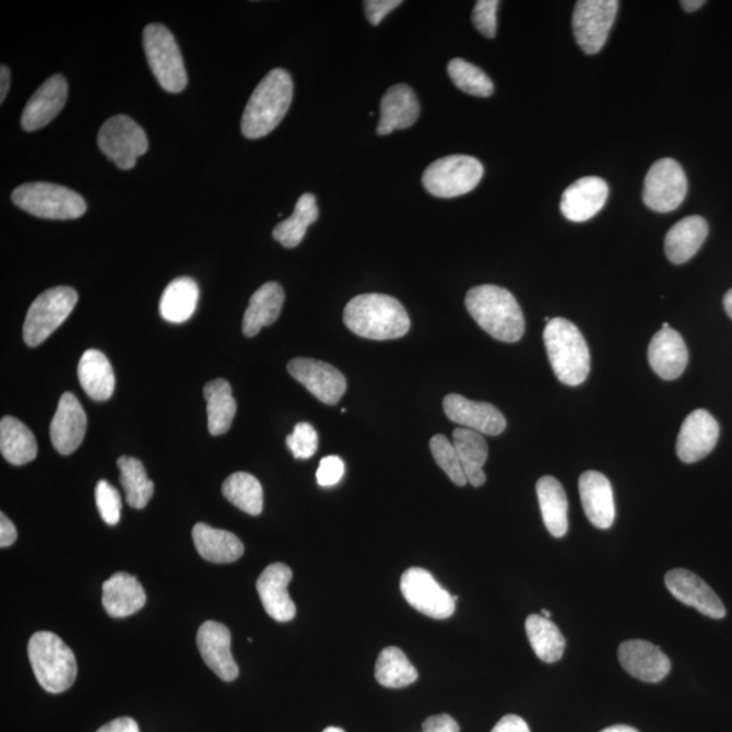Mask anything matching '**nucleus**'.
Here are the masks:
<instances>
[{
    "mask_svg": "<svg viewBox=\"0 0 732 732\" xmlns=\"http://www.w3.org/2000/svg\"><path fill=\"white\" fill-rule=\"evenodd\" d=\"M343 322L354 334L375 341L398 340L411 328L403 304L381 293L352 298L343 311Z\"/></svg>",
    "mask_w": 732,
    "mask_h": 732,
    "instance_id": "obj_1",
    "label": "nucleus"
},
{
    "mask_svg": "<svg viewBox=\"0 0 732 732\" xmlns=\"http://www.w3.org/2000/svg\"><path fill=\"white\" fill-rule=\"evenodd\" d=\"M465 307L475 322L495 340L512 343L520 341L526 332L520 304L500 286H475L467 293Z\"/></svg>",
    "mask_w": 732,
    "mask_h": 732,
    "instance_id": "obj_2",
    "label": "nucleus"
},
{
    "mask_svg": "<svg viewBox=\"0 0 732 732\" xmlns=\"http://www.w3.org/2000/svg\"><path fill=\"white\" fill-rule=\"evenodd\" d=\"M293 82L283 69L270 71L251 94L241 117V133L247 139H261L272 133L288 113Z\"/></svg>",
    "mask_w": 732,
    "mask_h": 732,
    "instance_id": "obj_3",
    "label": "nucleus"
},
{
    "mask_svg": "<svg viewBox=\"0 0 732 732\" xmlns=\"http://www.w3.org/2000/svg\"><path fill=\"white\" fill-rule=\"evenodd\" d=\"M550 363L563 385L577 387L588 379L590 352L582 332L570 320L551 319L544 329Z\"/></svg>",
    "mask_w": 732,
    "mask_h": 732,
    "instance_id": "obj_4",
    "label": "nucleus"
},
{
    "mask_svg": "<svg viewBox=\"0 0 732 732\" xmlns=\"http://www.w3.org/2000/svg\"><path fill=\"white\" fill-rule=\"evenodd\" d=\"M27 654L38 684L49 694H63L75 683L76 658L58 635L48 630L33 635Z\"/></svg>",
    "mask_w": 732,
    "mask_h": 732,
    "instance_id": "obj_5",
    "label": "nucleus"
},
{
    "mask_svg": "<svg viewBox=\"0 0 732 732\" xmlns=\"http://www.w3.org/2000/svg\"><path fill=\"white\" fill-rule=\"evenodd\" d=\"M22 211L39 219L73 220L86 213V201L66 186L32 182L20 186L11 194Z\"/></svg>",
    "mask_w": 732,
    "mask_h": 732,
    "instance_id": "obj_6",
    "label": "nucleus"
},
{
    "mask_svg": "<svg viewBox=\"0 0 732 732\" xmlns=\"http://www.w3.org/2000/svg\"><path fill=\"white\" fill-rule=\"evenodd\" d=\"M144 50L157 83L168 93L184 92L188 73L177 39L166 26L151 24L144 29Z\"/></svg>",
    "mask_w": 732,
    "mask_h": 732,
    "instance_id": "obj_7",
    "label": "nucleus"
},
{
    "mask_svg": "<svg viewBox=\"0 0 732 732\" xmlns=\"http://www.w3.org/2000/svg\"><path fill=\"white\" fill-rule=\"evenodd\" d=\"M483 174L484 167L476 157L450 155L433 162L422 176V184L432 196L453 199L474 190Z\"/></svg>",
    "mask_w": 732,
    "mask_h": 732,
    "instance_id": "obj_8",
    "label": "nucleus"
},
{
    "mask_svg": "<svg viewBox=\"0 0 732 732\" xmlns=\"http://www.w3.org/2000/svg\"><path fill=\"white\" fill-rule=\"evenodd\" d=\"M78 303V293L70 286H56L45 291L27 311L24 340L27 346L37 347L48 340L70 317Z\"/></svg>",
    "mask_w": 732,
    "mask_h": 732,
    "instance_id": "obj_9",
    "label": "nucleus"
},
{
    "mask_svg": "<svg viewBox=\"0 0 732 732\" xmlns=\"http://www.w3.org/2000/svg\"><path fill=\"white\" fill-rule=\"evenodd\" d=\"M98 146L118 168L131 170L137 166L138 157L149 151V139L131 117L118 115L101 127Z\"/></svg>",
    "mask_w": 732,
    "mask_h": 732,
    "instance_id": "obj_10",
    "label": "nucleus"
},
{
    "mask_svg": "<svg viewBox=\"0 0 732 732\" xmlns=\"http://www.w3.org/2000/svg\"><path fill=\"white\" fill-rule=\"evenodd\" d=\"M405 601L427 617L444 621L453 615L459 597L452 595L424 568L413 567L401 579Z\"/></svg>",
    "mask_w": 732,
    "mask_h": 732,
    "instance_id": "obj_11",
    "label": "nucleus"
},
{
    "mask_svg": "<svg viewBox=\"0 0 732 732\" xmlns=\"http://www.w3.org/2000/svg\"><path fill=\"white\" fill-rule=\"evenodd\" d=\"M616 0H579L572 15V31L585 54H599L615 24Z\"/></svg>",
    "mask_w": 732,
    "mask_h": 732,
    "instance_id": "obj_12",
    "label": "nucleus"
},
{
    "mask_svg": "<svg viewBox=\"0 0 732 732\" xmlns=\"http://www.w3.org/2000/svg\"><path fill=\"white\" fill-rule=\"evenodd\" d=\"M688 179L684 168L672 157H664L650 167L645 179L644 201L654 212L668 213L683 204Z\"/></svg>",
    "mask_w": 732,
    "mask_h": 732,
    "instance_id": "obj_13",
    "label": "nucleus"
},
{
    "mask_svg": "<svg viewBox=\"0 0 732 732\" xmlns=\"http://www.w3.org/2000/svg\"><path fill=\"white\" fill-rule=\"evenodd\" d=\"M288 371L312 393L318 401L335 405L345 395L347 382L340 370L328 363L312 358H295L288 364Z\"/></svg>",
    "mask_w": 732,
    "mask_h": 732,
    "instance_id": "obj_14",
    "label": "nucleus"
},
{
    "mask_svg": "<svg viewBox=\"0 0 732 732\" xmlns=\"http://www.w3.org/2000/svg\"><path fill=\"white\" fill-rule=\"evenodd\" d=\"M444 411L454 424L481 433V435L499 436L508 426L505 415L495 405L470 401L458 393L445 397Z\"/></svg>",
    "mask_w": 732,
    "mask_h": 732,
    "instance_id": "obj_15",
    "label": "nucleus"
},
{
    "mask_svg": "<svg viewBox=\"0 0 732 732\" xmlns=\"http://www.w3.org/2000/svg\"><path fill=\"white\" fill-rule=\"evenodd\" d=\"M625 672L644 683L657 684L668 677L672 662L658 646L646 640H628L618 647Z\"/></svg>",
    "mask_w": 732,
    "mask_h": 732,
    "instance_id": "obj_16",
    "label": "nucleus"
},
{
    "mask_svg": "<svg viewBox=\"0 0 732 732\" xmlns=\"http://www.w3.org/2000/svg\"><path fill=\"white\" fill-rule=\"evenodd\" d=\"M719 432L718 421L708 411H694L681 426L677 445H675L680 460L692 464L707 458L717 447Z\"/></svg>",
    "mask_w": 732,
    "mask_h": 732,
    "instance_id": "obj_17",
    "label": "nucleus"
},
{
    "mask_svg": "<svg viewBox=\"0 0 732 732\" xmlns=\"http://www.w3.org/2000/svg\"><path fill=\"white\" fill-rule=\"evenodd\" d=\"M664 583H666V588L674 599L685 605L695 607L703 615L719 621L728 613L718 594L692 571L675 568V570L666 574Z\"/></svg>",
    "mask_w": 732,
    "mask_h": 732,
    "instance_id": "obj_18",
    "label": "nucleus"
},
{
    "mask_svg": "<svg viewBox=\"0 0 732 732\" xmlns=\"http://www.w3.org/2000/svg\"><path fill=\"white\" fill-rule=\"evenodd\" d=\"M292 577L288 566L273 563L264 568L257 581V591L264 611L280 623L291 622L296 616V605L288 591Z\"/></svg>",
    "mask_w": 732,
    "mask_h": 732,
    "instance_id": "obj_19",
    "label": "nucleus"
},
{
    "mask_svg": "<svg viewBox=\"0 0 732 732\" xmlns=\"http://www.w3.org/2000/svg\"><path fill=\"white\" fill-rule=\"evenodd\" d=\"M86 429L87 416L82 404L73 393H63L49 427L54 448L64 456L75 452L83 442Z\"/></svg>",
    "mask_w": 732,
    "mask_h": 732,
    "instance_id": "obj_20",
    "label": "nucleus"
},
{
    "mask_svg": "<svg viewBox=\"0 0 732 732\" xmlns=\"http://www.w3.org/2000/svg\"><path fill=\"white\" fill-rule=\"evenodd\" d=\"M67 97H69V83L63 75L47 79L27 101L22 113V128L26 132H35L48 126L64 108Z\"/></svg>",
    "mask_w": 732,
    "mask_h": 732,
    "instance_id": "obj_21",
    "label": "nucleus"
},
{
    "mask_svg": "<svg viewBox=\"0 0 732 732\" xmlns=\"http://www.w3.org/2000/svg\"><path fill=\"white\" fill-rule=\"evenodd\" d=\"M610 186L599 177H583L568 186L562 196L563 216L574 223L593 219L605 206Z\"/></svg>",
    "mask_w": 732,
    "mask_h": 732,
    "instance_id": "obj_22",
    "label": "nucleus"
},
{
    "mask_svg": "<svg viewBox=\"0 0 732 732\" xmlns=\"http://www.w3.org/2000/svg\"><path fill=\"white\" fill-rule=\"evenodd\" d=\"M197 646L208 668L223 681L238 678L239 668L231 652V633L225 625L206 622L197 634Z\"/></svg>",
    "mask_w": 732,
    "mask_h": 732,
    "instance_id": "obj_23",
    "label": "nucleus"
},
{
    "mask_svg": "<svg viewBox=\"0 0 732 732\" xmlns=\"http://www.w3.org/2000/svg\"><path fill=\"white\" fill-rule=\"evenodd\" d=\"M579 495L589 521L599 529H610L615 522L616 506L610 479L601 472H583L579 477Z\"/></svg>",
    "mask_w": 732,
    "mask_h": 732,
    "instance_id": "obj_24",
    "label": "nucleus"
},
{
    "mask_svg": "<svg viewBox=\"0 0 732 732\" xmlns=\"http://www.w3.org/2000/svg\"><path fill=\"white\" fill-rule=\"evenodd\" d=\"M689 362L688 347L678 331L661 329L649 346V363L663 380H675L684 374Z\"/></svg>",
    "mask_w": 732,
    "mask_h": 732,
    "instance_id": "obj_25",
    "label": "nucleus"
},
{
    "mask_svg": "<svg viewBox=\"0 0 732 732\" xmlns=\"http://www.w3.org/2000/svg\"><path fill=\"white\" fill-rule=\"evenodd\" d=\"M421 106L414 90L408 84H395L388 88L380 103V121L377 133L380 137L413 127L420 118Z\"/></svg>",
    "mask_w": 732,
    "mask_h": 732,
    "instance_id": "obj_26",
    "label": "nucleus"
},
{
    "mask_svg": "<svg viewBox=\"0 0 732 732\" xmlns=\"http://www.w3.org/2000/svg\"><path fill=\"white\" fill-rule=\"evenodd\" d=\"M143 586L128 572H117L103 585V605L110 617H129L143 610Z\"/></svg>",
    "mask_w": 732,
    "mask_h": 732,
    "instance_id": "obj_27",
    "label": "nucleus"
},
{
    "mask_svg": "<svg viewBox=\"0 0 732 732\" xmlns=\"http://www.w3.org/2000/svg\"><path fill=\"white\" fill-rule=\"evenodd\" d=\"M708 223L701 216L680 220L669 229L664 239V252L670 262L683 264L690 261L701 249L708 236Z\"/></svg>",
    "mask_w": 732,
    "mask_h": 732,
    "instance_id": "obj_28",
    "label": "nucleus"
},
{
    "mask_svg": "<svg viewBox=\"0 0 732 732\" xmlns=\"http://www.w3.org/2000/svg\"><path fill=\"white\" fill-rule=\"evenodd\" d=\"M79 382L93 401L105 402L116 388V376L108 357L103 352L90 349L84 352L78 366Z\"/></svg>",
    "mask_w": 732,
    "mask_h": 732,
    "instance_id": "obj_29",
    "label": "nucleus"
},
{
    "mask_svg": "<svg viewBox=\"0 0 732 732\" xmlns=\"http://www.w3.org/2000/svg\"><path fill=\"white\" fill-rule=\"evenodd\" d=\"M193 542L197 552L212 563H233L245 554V545L238 536L206 523H197L193 528Z\"/></svg>",
    "mask_w": 732,
    "mask_h": 732,
    "instance_id": "obj_30",
    "label": "nucleus"
},
{
    "mask_svg": "<svg viewBox=\"0 0 732 732\" xmlns=\"http://www.w3.org/2000/svg\"><path fill=\"white\" fill-rule=\"evenodd\" d=\"M285 302L283 286L279 283H267L251 296L249 307L244 317L246 337H256L264 326L279 319Z\"/></svg>",
    "mask_w": 732,
    "mask_h": 732,
    "instance_id": "obj_31",
    "label": "nucleus"
},
{
    "mask_svg": "<svg viewBox=\"0 0 732 732\" xmlns=\"http://www.w3.org/2000/svg\"><path fill=\"white\" fill-rule=\"evenodd\" d=\"M536 492L545 528L554 538L566 536L568 500L562 483L555 477L543 476L536 484Z\"/></svg>",
    "mask_w": 732,
    "mask_h": 732,
    "instance_id": "obj_32",
    "label": "nucleus"
},
{
    "mask_svg": "<svg viewBox=\"0 0 732 732\" xmlns=\"http://www.w3.org/2000/svg\"><path fill=\"white\" fill-rule=\"evenodd\" d=\"M0 452L10 464L25 465L37 458V441L24 422L14 416L0 421Z\"/></svg>",
    "mask_w": 732,
    "mask_h": 732,
    "instance_id": "obj_33",
    "label": "nucleus"
},
{
    "mask_svg": "<svg viewBox=\"0 0 732 732\" xmlns=\"http://www.w3.org/2000/svg\"><path fill=\"white\" fill-rule=\"evenodd\" d=\"M453 445L463 467L467 481L474 487H481L486 483L483 467L488 459V447L486 439L481 433L459 427L453 432Z\"/></svg>",
    "mask_w": 732,
    "mask_h": 732,
    "instance_id": "obj_34",
    "label": "nucleus"
},
{
    "mask_svg": "<svg viewBox=\"0 0 732 732\" xmlns=\"http://www.w3.org/2000/svg\"><path fill=\"white\" fill-rule=\"evenodd\" d=\"M200 290L190 278L173 280L163 292L160 311L162 318L170 323H184L193 317L199 304Z\"/></svg>",
    "mask_w": 732,
    "mask_h": 732,
    "instance_id": "obj_35",
    "label": "nucleus"
},
{
    "mask_svg": "<svg viewBox=\"0 0 732 732\" xmlns=\"http://www.w3.org/2000/svg\"><path fill=\"white\" fill-rule=\"evenodd\" d=\"M208 430L212 436H222L229 430L236 414L233 388L224 379H216L204 387Z\"/></svg>",
    "mask_w": 732,
    "mask_h": 732,
    "instance_id": "obj_36",
    "label": "nucleus"
},
{
    "mask_svg": "<svg viewBox=\"0 0 732 732\" xmlns=\"http://www.w3.org/2000/svg\"><path fill=\"white\" fill-rule=\"evenodd\" d=\"M319 217V208L317 199L311 193H304L297 200L295 211L290 219L275 225L273 238L286 249H295L302 244L307 234L309 225L317 222Z\"/></svg>",
    "mask_w": 732,
    "mask_h": 732,
    "instance_id": "obj_37",
    "label": "nucleus"
},
{
    "mask_svg": "<svg viewBox=\"0 0 732 732\" xmlns=\"http://www.w3.org/2000/svg\"><path fill=\"white\" fill-rule=\"evenodd\" d=\"M529 644L545 663H555L565 654L566 639L557 625L542 615H531L526 623Z\"/></svg>",
    "mask_w": 732,
    "mask_h": 732,
    "instance_id": "obj_38",
    "label": "nucleus"
},
{
    "mask_svg": "<svg viewBox=\"0 0 732 732\" xmlns=\"http://www.w3.org/2000/svg\"><path fill=\"white\" fill-rule=\"evenodd\" d=\"M375 677L386 688L399 689L414 684L418 672L398 647H387L377 658Z\"/></svg>",
    "mask_w": 732,
    "mask_h": 732,
    "instance_id": "obj_39",
    "label": "nucleus"
},
{
    "mask_svg": "<svg viewBox=\"0 0 732 732\" xmlns=\"http://www.w3.org/2000/svg\"><path fill=\"white\" fill-rule=\"evenodd\" d=\"M222 492L236 508L250 516H259L263 509V488L256 476L236 472L225 479Z\"/></svg>",
    "mask_w": 732,
    "mask_h": 732,
    "instance_id": "obj_40",
    "label": "nucleus"
},
{
    "mask_svg": "<svg viewBox=\"0 0 732 732\" xmlns=\"http://www.w3.org/2000/svg\"><path fill=\"white\" fill-rule=\"evenodd\" d=\"M120 469V482L127 493V503L133 509H144L154 495V482L151 481L142 461L122 456L117 461Z\"/></svg>",
    "mask_w": 732,
    "mask_h": 732,
    "instance_id": "obj_41",
    "label": "nucleus"
},
{
    "mask_svg": "<svg viewBox=\"0 0 732 732\" xmlns=\"http://www.w3.org/2000/svg\"><path fill=\"white\" fill-rule=\"evenodd\" d=\"M448 73L454 86L474 97L486 98L494 93V83L487 73L463 59L450 60Z\"/></svg>",
    "mask_w": 732,
    "mask_h": 732,
    "instance_id": "obj_42",
    "label": "nucleus"
},
{
    "mask_svg": "<svg viewBox=\"0 0 732 732\" xmlns=\"http://www.w3.org/2000/svg\"><path fill=\"white\" fill-rule=\"evenodd\" d=\"M430 450L437 465L448 475L456 486L464 487L469 481L461 467L458 450L452 441L442 435H437L430 439Z\"/></svg>",
    "mask_w": 732,
    "mask_h": 732,
    "instance_id": "obj_43",
    "label": "nucleus"
},
{
    "mask_svg": "<svg viewBox=\"0 0 732 732\" xmlns=\"http://www.w3.org/2000/svg\"><path fill=\"white\" fill-rule=\"evenodd\" d=\"M286 445H288L295 459H311L319 447L318 432L308 422H300L295 426L292 435L286 438Z\"/></svg>",
    "mask_w": 732,
    "mask_h": 732,
    "instance_id": "obj_44",
    "label": "nucleus"
},
{
    "mask_svg": "<svg viewBox=\"0 0 732 732\" xmlns=\"http://www.w3.org/2000/svg\"><path fill=\"white\" fill-rule=\"evenodd\" d=\"M95 503L103 520L108 526H117L121 517V497L109 482L101 481L95 487Z\"/></svg>",
    "mask_w": 732,
    "mask_h": 732,
    "instance_id": "obj_45",
    "label": "nucleus"
},
{
    "mask_svg": "<svg viewBox=\"0 0 732 732\" xmlns=\"http://www.w3.org/2000/svg\"><path fill=\"white\" fill-rule=\"evenodd\" d=\"M498 0H479L472 13V22L484 37L494 38L497 35Z\"/></svg>",
    "mask_w": 732,
    "mask_h": 732,
    "instance_id": "obj_46",
    "label": "nucleus"
},
{
    "mask_svg": "<svg viewBox=\"0 0 732 732\" xmlns=\"http://www.w3.org/2000/svg\"><path fill=\"white\" fill-rule=\"evenodd\" d=\"M345 475V463L338 456H328L322 459L317 472V481L319 486L332 487L342 481Z\"/></svg>",
    "mask_w": 732,
    "mask_h": 732,
    "instance_id": "obj_47",
    "label": "nucleus"
},
{
    "mask_svg": "<svg viewBox=\"0 0 732 732\" xmlns=\"http://www.w3.org/2000/svg\"><path fill=\"white\" fill-rule=\"evenodd\" d=\"M402 3L401 0H366L364 3L366 19L374 26L380 25V22Z\"/></svg>",
    "mask_w": 732,
    "mask_h": 732,
    "instance_id": "obj_48",
    "label": "nucleus"
},
{
    "mask_svg": "<svg viewBox=\"0 0 732 732\" xmlns=\"http://www.w3.org/2000/svg\"><path fill=\"white\" fill-rule=\"evenodd\" d=\"M424 732H460L458 722L449 715H436L424 722Z\"/></svg>",
    "mask_w": 732,
    "mask_h": 732,
    "instance_id": "obj_49",
    "label": "nucleus"
},
{
    "mask_svg": "<svg viewBox=\"0 0 732 732\" xmlns=\"http://www.w3.org/2000/svg\"><path fill=\"white\" fill-rule=\"evenodd\" d=\"M492 732H531V730L522 718L517 717V715H506L495 724Z\"/></svg>",
    "mask_w": 732,
    "mask_h": 732,
    "instance_id": "obj_50",
    "label": "nucleus"
},
{
    "mask_svg": "<svg viewBox=\"0 0 732 732\" xmlns=\"http://www.w3.org/2000/svg\"><path fill=\"white\" fill-rule=\"evenodd\" d=\"M16 536H19V533H16L14 523L2 512L0 515V547H10L15 543Z\"/></svg>",
    "mask_w": 732,
    "mask_h": 732,
    "instance_id": "obj_51",
    "label": "nucleus"
},
{
    "mask_svg": "<svg viewBox=\"0 0 732 732\" xmlns=\"http://www.w3.org/2000/svg\"><path fill=\"white\" fill-rule=\"evenodd\" d=\"M97 732H140L139 725L132 718H118L103 725Z\"/></svg>",
    "mask_w": 732,
    "mask_h": 732,
    "instance_id": "obj_52",
    "label": "nucleus"
},
{
    "mask_svg": "<svg viewBox=\"0 0 732 732\" xmlns=\"http://www.w3.org/2000/svg\"><path fill=\"white\" fill-rule=\"evenodd\" d=\"M2 72H0V103H3L5 97H8L10 88V70L9 67L2 66Z\"/></svg>",
    "mask_w": 732,
    "mask_h": 732,
    "instance_id": "obj_53",
    "label": "nucleus"
},
{
    "mask_svg": "<svg viewBox=\"0 0 732 732\" xmlns=\"http://www.w3.org/2000/svg\"><path fill=\"white\" fill-rule=\"evenodd\" d=\"M704 4H706L704 0H684V2H681L683 9L688 11V13H694V11L701 9Z\"/></svg>",
    "mask_w": 732,
    "mask_h": 732,
    "instance_id": "obj_54",
    "label": "nucleus"
},
{
    "mask_svg": "<svg viewBox=\"0 0 732 732\" xmlns=\"http://www.w3.org/2000/svg\"><path fill=\"white\" fill-rule=\"evenodd\" d=\"M601 732H639L638 730L634 728H629V725H612V728H607L605 730H602Z\"/></svg>",
    "mask_w": 732,
    "mask_h": 732,
    "instance_id": "obj_55",
    "label": "nucleus"
},
{
    "mask_svg": "<svg viewBox=\"0 0 732 732\" xmlns=\"http://www.w3.org/2000/svg\"><path fill=\"white\" fill-rule=\"evenodd\" d=\"M723 304L725 312H728L729 317L732 319V290L725 293Z\"/></svg>",
    "mask_w": 732,
    "mask_h": 732,
    "instance_id": "obj_56",
    "label": "nucleus"
},
{
    "mask_svg": "<svg viewBox=\"0 0 732 732\" xmlns=\"http://www.w3.org/2000/svg\"><path fill=\"white\" fill-rule=\"evenodd\" d=\"M323 732H345V731H343L342 729H338V728H328Z\"/></svg>",
    "mask_w": 732,
    "mask_h": 732,
    "instance_id": "obj_57",
    "label": "nucleus"
},
{
    "mask_svg": "<svg viewBox=\"0 0 732 732\" xmlns=\"http://www.w3.org/2000/svg\"><path fill=\"white\" fill-rule=\"evenodd\" d=\"M542 616H544L545 618H550L551 617V612L543 610L542 611Z\"/></svg>",
    "mask_w": 732,
    "mask_h": 732,
    "instance_id": "obj_58",
    "label": "nucleus"
},
{
    "mask_svg": "<svg viewBox=\"0 0 732 732\" xmlns=\"http://www.w3.org/2000/svg\"><path fill=\"white\" fill-rule=\"evenodd\" d=\"M669 328H670L669 323H663L662 329H669Z\"/></svg>",
    "mask_w": 732,
    "mask_h": 732,
    "instance_id": "obj_59",
    "label": "nucleus"
}]
</instances>
